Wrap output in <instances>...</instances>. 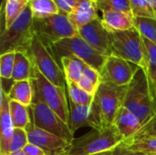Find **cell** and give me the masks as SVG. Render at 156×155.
<instances>
[{
  "instance_id": "cell-1",
  "label": "cell",
  "mask_w": 156,
  "mask_h": 155,
  "mask_svg": "<svg viewBox=\"0 0 156 155\" xmlns=\"http://www.w3.org/2000/svg\"><path fill=\"white\" fill-rule=\"evenodd\" d=\"M123 141V137L113 124L105 125L74 139L68 155H91L109 152Z\"/></svg>"
},
{
  "instance_id": "cell-2",
  "label": "cell",
  "mask_w": 156,
  "mask_h": 155,
  "mask_svg": "<svg viewBox=\"0 0 156 155\" xmlns=\"http://www.w3.org/2000/svg\"><path fill=\"white\" fill-rule=\"evenodd\" d=\"M29 80L33 89L32 101H40L46 104L63 122L68 123L69 104L67 89L52 84L37 69L34 65L32 76Z\"/></svg>"
},
{
  "instance_id": "cell-3",
  "label": "cell",
  "mask_w": 156,
  "mask_h": 155,
  "mask_svg": "<svg viewBox=\"0 0 156 155\" xmlns=\"http://www.w3.org/2000/svg\"><path fill=\"white\" fill-rule=\"evenodd\" d=\"M112 55L136 64L147 73L149 66L147 50L142 35L135 27L112 33Z\"/></svg>"
},
{
  "instance_id": "cell-4",
  "label": "cell",
  "mask_w": 156,
  "mask_h": 155,
  "mask_svg": "<svg viewBox=\"0 0 156 155\" xmlns=\"http://www.w3.org/2000/svg\"><path fill=\"white\" fill-rule=\"evenodd\" d=\"M123 106L139 119L142 126L154 113L152 106L148 76L141 68L128 85Z\"/></svg>"
},
{
  "instance_id": "cell-5",
  "label": "cell",
  "mask_w": 156,
  "mask_h": 155,
  "mask_svg": "<svg viewBox=\"0 0 156 155\" xmlns=\"http://www.w3.org/2000/svg\"><path fill=\"white\" fill-rule=\"evenodd\" d=\"M48 49L50 51L51 55L59 66L62 58L73 55L82 59L86 64L98 71L101 70L102 65L108 58L107 55L93 48L79 35L61 39L50 46Z\"/></svg>"
},
{
  "instance_id": "cell-6",
  "label": "cell",
  "mask_w": 156,
  "mask_h": 155,
  "mask_svg": "<svg viewBox=\"0 0 156 155\" xmlns=\"http://www.w3.org/2000/svg\"><path fill=\"white\" fill-rule=\"evenodd\" d=\"M32 34L47 48L61 39L79 35L78 29L64 14H58L45 18H34Z\"/></svg>"
},
{
  "instance_id": "cell-7",
  "label": "cell",
  "mask_w": 156,
  "mask_h": 155,
  "mask_svg": "<svg viewBox=\"0 0 156 155\" xmlns=\"http://www.w3.org/2000/svg\"><path fill=\"white\" fill-rule=\"evenodd\" d=\"M33 16L29 5L26 7L20 16L6 29L1 32L0 52H27L34 37L32 34Z\"/></svg>"
},
{
  "instance_id": "cell-8",
  "label": "cell",
  "mask_w": 156,
  "mask_h": 155,
  "mask_svg": "<svg viewBox=\"0 0 156 155\" xmlns=\"http://www.w3.org/2000/svg\"><path fill=\"white\" fill-rule=\"evenodd\" d=\"M127 86L101 82L92 102L103 126L113 124L118 111L123 106Z\"/></svg>"
},
{
  "instance_id": "cell-9",
  "label": "cell",
  "mask_w": 156,
  "mask_h": 155,
  "mask_svg": "<svg viewBox=\"0 0 156 155\" xmlns=\"http://www.w3.org/2000/svg\"><path fill=\"white\" fill-rule=\"evenodd\" d=\"M27 53L33 65L48 81L58 87H67L61 67L55 60L50 51L37 37H33Z\"/></svg>"
},
{
  "instance_id": "cell-10",
  "label": "cell",
  "mask_w": 156,
  "mask_h": 155,
  "mask_svg": "<svg viewBox=\"0 0 156 155\" xmlns=\"http://www.w3.org/2000/svg\"><path fill=\"white\" fill-rule=\"evenodd\" d=\"M29 114L30 120L36 127L48 132L69 143L75 139L68 123L63 122L46 104L33 100L29 106Z\"/></svg>"
},
{
  "instance_id": "cell-11",
  "label": "cell",
  "mask_w": 156,
  "mask_h": 155,
  "mask_svg": "<svg viewBox=\"0 0 156 155\" xmlns=\"http://www.w3.org/2000/svg\"><path fill=\"white\" fill-rule=\"evenodd\" d=\"M139 69L133 62L114 55H110L99 72L101 82L117 86H127L133 80Z\"/></svg>"
},
{
  "instance_id": "cell-12",
  "label": "cell",
  "mask_w": 156,
  "mask_h": 155,
  "mask_svg": "<svg viewBox=\"0 0 156 155\" xmlns=\"http://www.w3.org/2000/svg\"><path fill=\"white\" fill-rule=\"evenodd\" d=\"M25 130L28 143L39 147L46 155H68L69 153L71 143L36 127L31 120Z\"/></svg>"
},
{
  "instance_id": "cell-13",
  "label": "cell",
  "mask_w": 156,
  "mask_h": 155,
  "mask_svg": "<svg viewBox=\"0 0 156 155\" xmlns=\"http://www.w3.org/2000/svg\"><path fill=\"white\" fill-rule=\"evenodd\" d=\"M79 36L96 50L112 55V33L103 26L100 17L86 24L79 30Z\"/></svg>"
},
{
  "instance_id": "cell-14",
  "label": "cell",
  "mask_w": 156,
  "mask_h": 155,
  "mask_svg": "<svg viewBox=\"0 0 156 155\" xmlns=\"http://www.w3.org/2000/svg\"><path fill=\"white\" fill-rule=\"evenodd\" d=\"M69 104V120L68 125L73 134L80 129L90 127L92 129H100L103 125L101 119L92 107V105H78L68 97Z\"/></svg>"
},
{
  "instance_id": "cell-15",
  "label": "cell",
  "mask_w": 156,
  "mask_h": 155,
  "mask_svg": "<svg viewBox=\"0 0 156 155\" xmlns=\"http://www.w3.org/2000/svg\"><path fill=\"white\" fill-rule=\"evenodd\" d=\"M0 100V118H1V132H0V154L9 155L10 143L15 130L9 109V98L3 90H1Z\"/></svg>"
},
{
  "instance_id": "cell-16",
  "label": "cell",
  "mask_w": 156,
  "mask_h": 155,
  "mask_svg": "<svg viewBox=\"0 0 156 155\" xmlns=\"http://www.w3.org/2000/svg\"><path fill=\"white\" fill-rule=\"evenodd\" d=\"M113 125L117 128L124 140L133 137L142 128L139 119L124 106L118 111Z\"/></svg>"
},
{
  "instance_id": "cell-17",
  "label": "cell",
  "mask_w": 156,
  "mask_h": 155,
  "mask_svg": "<svg viewBox=\"0 0 156 155\" xmlns=\"http://www.w3.org/2000/svg\"><path fill=\"white\" fill-rule=\"evenodd\" d=\"M101 19L103 26L110 33L125 31L135 27L134 16L119 11H104Z\"/></svg>"
},
{
  "instance_id": "cell-18",
  "label": "cell",
  "mask_w": 156,
  "mask_h": 155,
  "mask_svg": "<svg viewBox=\"0 0 156 155\" xmlns=\"http://www.w3.org/2000/svg\"><path fill=\"white\" fill-rule=\"evenodd\" d=\"M98 11L99 7L96 0H82L68 16L79 30L86 24L98 18Z\"/></svg>"
},
{
  "instance_id": "cell-19",
  "label": "cell",
  "mask_w": 156,
  "mask_h": 155,
  "mask_svg": "<svg viewBox=\"0 0 156 155\" xmlns=\"http://www.w3.org/2000/svg\"><path fill=\"white\" fill-rule=\"evenodd\" d=\"M60 66L65 75L66 84L78 83L85 69L89 66L82 59L70 55L61 58Z\"/></svg>"
},
{
  "instance_id": "cell-20",
  "label": "cell",
  "mask_w": 156,
  "mask_h": 155,
  "mask_svg": "<svg viewBox=\"0 0 156 155\" xmlns=\"http://www.w3.org/2000/svg\"><path fill=\"white\" fill-rule=\"evenodd\" d=\"M33 64L26 52L16 51L15 56V65L12 79L15 81L29 80L32 76Z\"/></svg>"
},
{
  "instance_id": "cell-21",
  "label": "cell",
  "mask_w": 156,
  "mask_h": 155,
  "mask_svg": "<svg viewBox=\"0 0 156 155\" xmlns=\"http://www.w3.org/2000/svg\"><path fill=\"white\" fill-rule=\"evenodd\" d=\"M7 96L9 100L29 107L33 100V89L30 80L16 81Z\"/></svg>"
},
{
  "instance_id": "cell-22",
  "label": "cell",
  "mask_w": 156,
  "mask_h": 155,
  "mask_svg": "<svg viewBox=\"0 0 156 155\" xmlns=\"http://www.w3.org/2000/svg\"><path fill=\"white\" fill-rule=\"evenodd\" d=\"M121 145L130 151L156 155V137H132L124 140Z\"/></svg>"
},
{
  "instance_id": "cell-23",
  "label": "cell",
  "mask_w": 156,
  "mask_h": 155,
  "mask_svg": "<svg viewBox=\"0 0 156 155\" xmlns=\"http://www.w3.org/2000/svg\"><path fill=\"white\" fill-rule=\"evenodd\" d=\"M29 0H5L4 14L5 29L8 28L24 12L28 5ZM3 30V31H4Z\"/></svg>"
},
{
  "instance_id": "cell-24",
  "label": "cell",
  "mask_w": 156,
  "mask_h": 155,
  "mask_svg": "<svg viewBox=\"0 0 156 155\" xmlns=\"http://www.w3.org/2000/svg\"><path fill=\"white\" fill-rule=\"evenodd\" d=\"M33 18H45L60 13L54 0H29Z\"/></svg>"
},
{
  "instance_id": "cell-25",
  "label": "cell",
  "mask_w": 156,
  "mask_h": 155,
  "mask_svg": "<svg viewBox=\"0 0 156 155\" xmlns=\"http://www.w3.org/2000/svg\"><path fill=\"white\" fill-rule=\"evenodd\" d=\"M101 83V80L100 72L97 69L88 66L83 71V74L77 84L83 90L91 95H95Z\"/></svg>"
},
{
  "instance_id": "cell-26",
  "label": "cell",
  "mask_w": 156,
  "mask_h": 155,
  "mask_svg": "<svg viewBox=\"0 0 156 155\" xmlns=\"http://www.w3.org/2000/svg\"><path fill=\"white\" fill-rule=\"evenodd\" d=\"M10 115L15 128L26 129L27 124L30 122V114L29 107H27L17 101L11 100L9 101Z\"/></svg>"
},
{
  "instance_id": "cell-27",
  "label": "cell",
  "mask_w": 156,
  "mask_h": 155,
  "mask_svg": "<svg viewBox=\"0 0 156 155\" xmlns=\"http://www.w3.org/2000/svg\"><path fill=\"white\" fill-rule=\"evenodd\" d=\"M134 26L142 37L156 45V19L147 17H134Z\"/></svg>"
},
{
  "instance_id": "cell-28",
  "label": "cell",
  "mask_w": 156,
  "mask_h": 155,
  "mask_svg": "<svg viewBox=\"0 0 156 155\" xmlns=\"http://www.w3.org/2000/svg\"><path fill=\"white\" fill-rule=\"evenodd\" d=\"M68 97L78 105H91L95 95H91L79 87L77 83L67 84Z\"/></svg>"
},
{
  "instance_id": "cell-29",
  "label": "cell",
  "mask_w": 156,
  "mask_h": 155,
  "mask_svg": "<svg viewBox=\"0 0 156 155\" xmlns=\"http://www.w3.org/2000/svg\"><path fill=\"white\" fill-rule=\"evenodd\" d=\"M132 13L134 17L156 19V13L149 0H130Z\"/></svg>"
},
{
  "instance_id": "cell-30",
  "label": "cell",
  "mask_w": 156,
  "mask_h": 155,
  "mask_svg": "<svg viewBox=\"0 0 156 155\" xmlns=\"http://www.w3.org/2000/svg\"><path fill=\"white\" fill-rule=\"evenodd\" d=\"M96 2L99 10L102 12L112 10L133 16L130 0H96Z\"/></svg>"
},
{
  "instance_id": "cell-31",
  "label": "cell",
  "mask_w": 156,
  "mask_h": 155,
  "mask_svg": "<svg viewBox=\"0 0 156 155\" xmlns=\"http://www.w3.org/2000/svg\"><path fill=\"white\" fill-rule=\"evenodd\" d=\"M16 52H6L0 56V76L2 79H12Z\"/></svg>"
},
{
  "instance_id": "cell-32",
  "label": "cell",
  "mask_w": 156,
  "mask_h": 155,
  "mask_svg": "<svg viewBox=\"0 0 156 155\" xmlns=\"http://www.w3.org/2000/svg\"><path fill=\"white\" fill-rule=\"evenodd\" d=\"M27 143H28V139L26 130L15 128L11 143H10V153L23 150Z\"/></svg>"
},
{
  "instance_id": "cell-33",
  "label": "cell",
  "mask_w": 156,
  "mask_h": 155,
  "mask_svg": "<svg viewBox=\"0 0 156 155\" xmlns=\"http://www.w3.org/2000/svg\"><path fill=\"white\" fill-rule=\"evenodd\" d=\"M133 137H156V111L152 118L142 126L140 131Z\"/></svg>"
},
{
  "instance_id": "cell-34",
  "label": "cell",
  "mask_w": 156,
  "mask_h": 155,
  "mask_svg": "<svg viewBox=\"0 0 156 155\" xmlns=\"http://www.w3.org/2000/svg\"><path fill=\"white\" fill-rule=\"evenodd\" d=\"M61 14L69 16L82 0H54Z\"/></svg>"
},
{
  "instance_id": "cell-35",
  "label": "cell",
  "mask_w": 156,
  "mask_h": 155,
  "mask_svg": "<svg viewBox=\"0 0 156 155\" xmlns=\"http://www.w3.org/2000/svg\"><path fill=\"white\" fill-rule=\"evenodd\" d=\"M143 39H144V42L147 50L149 64H156V45L144 37H143Z\"/></svg>"
},
{
  "instance_id": "cell-36",
  "label": "cell",
  "mask_w": 156,
  "mask_h": 155,
  "mask_svg": "<svg viewBox=\"0 0 156 155\" xmlns=\"http://www.w3.org/2000/svg\"><path fill=\"white\" fill-rule=\"evenodd\" d=\"M112 155H152L148 154V153H140V152H133V151H130L126 148H124L123 146H122L121 144L118 145L115 149H113L112 151Z\"/></svg>"
},
{
  "instance_id": "cell-37",
  "label": "cell",
  "mask_w": 156,
  "mask_h": 155,
  "mask_svg": "<svg viewBox=\"0 0 156 155\" xmlns=\"http://www.w3.org/2000/svg\"><path fill=\"white\" fill-rule=\"evenodd\" d=\"M148 76V74H147ZM148 83H149V90H150V95H151V100H152V106L154 112L156 111V82L148 76Z\"/></svg>"
},
{
  "instance_id": "cell-38",
  "label": "cell",
  "mask_w": 156,
  "mask_h": 155,
  "mask_svg": "<svg viewBox=\"0 0 156 155\" xmlns=\"http://www.w3.org/2000/svg\"><path fill=\"white\" fill-rule=\"evenodd\" d=\"M23 151L26 153L27 155H46L45 153L39 147L36 146L35 144L29 143L25 146Z\"/></svg>"
},
{
  "instance_id": "cell-39",
  "label": "cell",
  "mask_w": 156,
  "mask_h": 155,
  "mask_svg": "<svg viewBox=\"0 0 156 155\" xmlns=\"http://www.w3.org/2000/svg\"><path fill=\"white\" fill-rule=\"evenodd\" d=\"M147 74L156 82V64H149Z\"/></svg>"
},
{
  "instance_id": "cell-40",
  "label": "cell",
  "mask_w": 156,
  "mask_h": 155,
  "mask_svg": "<svg viewBox=\"0 0 156 155\" xmlns=\"http://www.w3.org/2000/svg\"><path fill=\"white\" fill-rule=\"evenodd\" d=\"M9 155H27L26 153L23 151V150H20V151H16V152H14V153H10Z\"/></svg>"
},
{
  "instance_id": "cell-41",
  "label": "cell",
  "mask_w": 156,
  "mask_h": 155,
  "mask_svg": "<svg viewBox=\"0 0 156 155\" xmlns=\"http://www.w3.org/2000/svg\"><path fill=\"white\" fill-rule=\"evenodd\" d=\"M112 151H109V152H105V153H97V154H91V155H112Z\"/></svg>"
},
{
  "instance_id": "cell-42",
  "label": "cell",
  "mask_w": 156,
  "mask_h": 155,
  "mask_svg": "<svg viewBox=\"0 0 156 155\" xmlns=\"http://www.w3.org/2000/svg\"><path fill=\"white\" fill-rule=\"evenodd\" d=\"M149 2L152 4V5H153V7H154V9L156 13V0H149Z\"/></svg>"
}]
</instances>
